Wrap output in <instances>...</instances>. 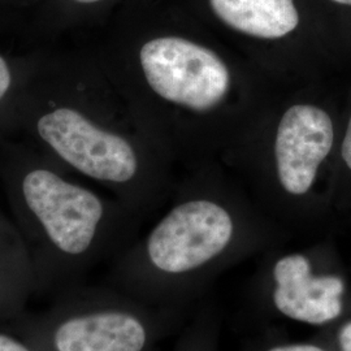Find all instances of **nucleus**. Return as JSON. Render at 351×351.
Instances as JSON below:
<instances>
[{
  "label": "nucleus",
  "instance_id": "17",
  "mask_svg": "<svg viewBox=\"0 0 351 351\" xmlns=\"http://www.w3.org/2000/svg\"><path fill=\"white\" fill-rule=\"evenodd\" d=\"M23 0H0V5H11L16 3H21Z\"/></svg>",
  "mask_w": 351,
  "mask_h": 351
},
{
  "label": "nucleus",
  "instance_id": "15",
  "mask_svg": "<svg viewBox=\"0 0 351 351\" xmlns=\"http://www.w3.org/2000/svg\"><path fill=\"white\" fill-rule=\"evenodd\" d=\"M0 351H37L25 339L5 326H0Z\"/></svg>",
  "mask_w": 351,
  "mask_h": 351
},
{
  "label": "nucleus",
  "instance_id": "14",
  "mask_svg": "<svg viewBox=\"0 0 351 351\" xmlns=\"http://www.w3.org/2000/svg\"><path fill=\"white\" fill-rule=\"evenodd\" d=\"M289 351H351V316L307 339H294Z\"/></svg>",
  "mask_w": 351,
  "mask_h": 351
},
{
  "label": "nucleus",
  "instance_id": "7",
  "mask_svg": "<svg viewBox=\"0 0 351 351\" xmlns=\"http://www.w3.org/2000/svg\"><path fill=\"white\" fill-rule=\"evenodd\" d=\"M130 75L152 101L210 112L230 94L232 72L213 49L175 34H151L130 52Z\"/></svg>",
  "mask_w": 351,
  "mask_h": 351
},
{
  "label": "nucleus",
  "instance_id": "11",
  "mask_svg": "<svg viewBox=\"0 0 351 351\" xmlns=\"http://www.w3.org/2000/svg\"><path fill=\"white\" fill-rule=\"evenodd\" d=\"M114 0H38V24L46 32L72 30Z\"/></svg>",
  "mask_w": 351,
  "mask_h": 351
},
{
  "label": "nucleus",
  "instance_id": "8",
  "mask_svg": "<svg viewBox=\"0 0 351 351\" xmlns=\"http://www.w3.org/2000/svg\"><path fill=\"white\" fill-rule=\"evenodd\" d=\"M213 14L229 29L247 37L276 40L298 29L295 0H208Z\"/></svg>",
  "mask_w": 351,
  "mask_h": 351
},
{
  "label": "nucleus",
  "instance_id": "9",
  "mask_svg": "<svg viewBox=\"0 0 351 351\" xmlns=\"http://www.w3.org/2000/svg\"><path fill=\"white\" fill-rule=\"evenodd\" d=\"M36 295V276L25 242L13 220L0 211V326L25 313Z\"/></svg>",
  "mask_w": 351,
  "mask_h": 351
},
{
  "label": "nucleus",
  "instance_id": "13",
  "mask_svg": "<svg viewBox=\"0 0 351 351\" xmlns=\"http://www.w3.org/2000/svg\"><path fill=\"white\" fill-rule=\"evenodd\" d=\"M335 206L337 215L351 208V94L341 114Z\"/></svg>",
  "mask_w": 351,
  "mask_h": 351
},
{
  "label": "nucleus",
  "instance_id": "10",
  "mask_svg": "<svg viewBox=\"0 0 351 351\" xmlns=\"http://www.w3.org/2000/svg\"><path fill=\"white\" fill-rule=\"evenodd\" d=\"M221 324L216 302L203 300L178 330L171 351H221Z\"/></svg>",
  "mask_w": 351,
  "mask_h": 351
},
{
  "label": "nucleus",
  "instance_id": "12",
  "mask_svg": "<svg viewBox=\"0 0 351 351\" xmlns=\"http://www.w3.org/2000/svg\"><path fill=\"white\" fill-rule=\"evenodd\" d=\"M40 56H16L0 47V126L12 111Z\"/></svg>",
  "mask_w": 351,
  "mask_h": 351
},
{
  "label": "nucleus",
  "instance_id": "3",
  "mask_svg": "<svg viewBox=\"0 0 351 351\" xmlns=\"http://www.w3.org/2000/svg\"><path fill=\"white\" fill-rule=\"evenodd\" d=\"M0 178L33 264L36 295L84 285L88 272L133 242L134 213L23 142L1 147Z\"/></svg>",
  "mask_w": 351,
  "mask_h": 351
},
{
  "label": "nucleus",
  "instance_id": "4",
  "mask_svg": "<svg viewBox=\"0 0 351 351\" xmlns=\"http://www.w3.org/2000/svg\"><path fill=\"white\" fill-rule=\"evenodd\" d=\"M190 314L154 307L108 284L80 285L53 297L46 311L1 326L37 351H155Z\"/></svg>",
  "mask_w": 351,
  "mask_h": 351
},
{
  "label": "nucleus",
  "instance_id": "1",
  "mask_svg": "<svg viewBox=\"0 0 351 351\" xmlns=\"http://www.w3.org/2000/svg\"><path fill=\"white\" fill-rule=\"evenodd\" d=\"M95 66L85 58L40 56L0 134L21 137L68 173L111 190L137 217L163 198L146 151L101 110Z\"/></svg>",
  "mask_w": 351,
  "mask_h": 351
},
{
  "label": "nucleus",
  "instance_id": "2",
  "mask_svg": "<svg viewBox=\"0 0 351 351\" xmlns=\"http://www.w3.org/2000/svg\"><path fill=\"white\" fill-rule=\"evenodd\" d=\"M275 246L276 228L262 213L223 191L199 189L180 197L113 259L106 284L154 307L190 314L226 271Z\"/></svg>",
  "mask_w": 351,
  "mask_h": 351
},
{
  "label": "nucleus",
  "instance_id": "16",
  "mask_svg": "<svg viewBox=\"0 0 351 351\" xmlns=\"http://www.w3.org/2000/svg\"><path fill=\"white\" fill-rule=\"evenodd\" d=\"M328 1H330L333 4H337V5H341V7L351 8V0H328Z\"/></svg>",
  "mask_w": 351,
  "mask_h": 351
},
{
  "label": "nucleus",
  "instance_id": "6",
  "mask_svg": "<svg viewBox=\"0 0 351 351\" xmlns=\"http://www.w3.org/2000/svg\"><path fill=\"white\" fill-rule=\"evenodd\" d=\"M261 258L246 290L259 323L317 330L350 317V271L330 239L300 250L275 246Z\"/></svg>",
  "mask_w": 351,
  "mask_h": 351
},
{
  "label": "nucleus",
  "instance_id": "5",
  "mask_svg": "<svg viewBox=\"0 0 351 351\" xmlns=\"http://www.w3.org/2000/svg\"><path fill=\"white\" fill-rule=\"evenodd\" d=\"M341 113L330 104L301 101L281 116L275 137V182L265 198L278 219L320 228L336 215Z\"/></svg>",
  "mask_w": 351,
  "mask_h": 351
},
{
  "label": "nucleus",
  "instance_id": "18",
  "mask_svg": "<svg viewBox=\"0 0 351 351\" xmlns=\"http://www.w3.org/2000/svg\"><path fill=\"white\" fill-rule=\"evenodd\" d=\"M346 263H348V267H349V271H350V275H351V258H350V261H349V262H348V261H346Z\"/></svg>",
  "mask_w": 351,
  "mask_h": 351
}]
</instances>
